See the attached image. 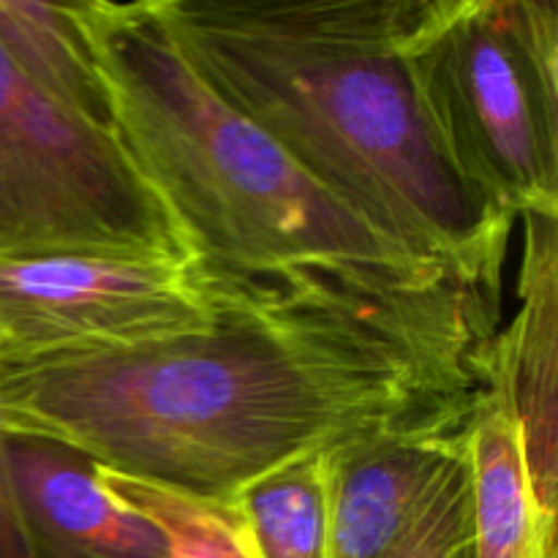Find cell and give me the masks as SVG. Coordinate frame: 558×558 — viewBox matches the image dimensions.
<instances>
[{"instance_id":"6da1fadb","label":"cell","mask_w":558,"mask_h":558,"mask_svg":"<svg viewBox=\"0 0 558 558\" xmlns=\"http://www.w3.org/2000/svg\"><path fill=\"white\" fill-rule=\"evenodd\" d=\"M205 283L213 316L183 336L0 368V434L232 499L300 458L469 425L488 390L501 305L463 283L403 298Z\"/></svg>"},{"instance_id":"7a4b0ae2","label":"cell","mask_w":558,"mask_h":558,"mask_svg":"<svg viewBox=\"0 0 558 558\" xmlns=\"http://www.w3.org/2000/svg\"><path fill=\"white\" fill-rule=\"evenodd\" d=\"M202 80L316 183L501 305L515 218L452 163L407 54L414 0H156Z\"/></svg>"},{"instance_id":"3957f363","label":"cell","mask_w":558,"mask_h":558,"mask_svg":"<svg viewBox=\"0 0 558 558\" xmlns=\"http://www.w3.org/2000/svg\"><path fill=\"white\" fill-rule=\"evenodd\" d=\"M76 9L109 125L202 278L371 298L461 283L316 183L229 107L180 52L156 0Z\"/></svg>"},{"instance_id":"277c9868","label":"cell","mask_w":558,"mask_h":558,"mask_svg":"<svg viewBox=\"0 0 558 558\" xmlns=\"http://www.w3.org/2000/svg\"><path fill=\"white\" fill-rule=\"evenodd\" d=\"M407 54L458 172L512 218H558V5L414 0Z\"/></svg>"},{"instance_id":"5b68a950","label":"cell","mask_w":558,"mask_h":558,"mask_svg":"<svg viewBox=\"0 0 558 558\" xmlns=\"http://www.w3.org/2000/svg\"><path fill=\"white\" fill-rule=\"evenodd\" d=\"M0 254L185 256L112 125L74 112L0 47Z\"/></svg>"},{"instance_id":"8992f818","label":"cell","mask_w":558,"mask_h":558,"mask_svg":"<svg viewBox=\"0 0 558 558\" xmlns=\"http://www.w3.org/2000/svg\"><path fill=\"white\" fill-rule=\"evenodd\" d=\"M210 316L189 256L0 254V368L125 352Z\"/></svg>"},{"instance_id":"52a82bcc","label":"cell","mask_w":558,"mask_h":558,"mask_svg":"<svg viewBox=\"0 0 558 558\" xmlns=\"http://www.w3.org/2000/svg\"><path fill=\"white\" fill-rule=\"evenodd\" d=\"M469 425L407 430L327 450L325 558L396 554L441 483L466 461Z\"/></svg>"},{"instance_id":"ba28073f","label":"cell","mask_w":558,"mask_h":558,"mask_svg":"<svg viewBox=\"0 0 558 558\" xmlns=\"http://www.w3.org/2000/svg\"><path fill=\"white\" fill-rule=\"evenodd\" d=\"M521 221L518 308L490 347V396L515 412L529 474L545 510L558 507V218Z\"/></svg>"},{"instance_id":"9c48e42d","label":"cell","mask_w":558,"mask_h":558,"mask_svg":"<svg viewBox=\"0 0 558 558\" xmlns=\"http://www.w3.org/2000/svg\"><path fill=\"white\" fill-rule=\"evenodd\" d=\"M5 466L33 558H167V534L109 494L71 447L5 436Z\"/></svg>"},{"instance_id":"30bf717a","label":"cell","mask_w":558,"mask_h":558,"mask_svg":"<svg viewBox=\"0 0 558 558\" xmlns=\"http://www.w3.org/2000/svg\"><path fill=\"white\" fill-rule=\"evenodd\" d=\"M474 558H558L556 512L534 490L515 412L485 390L469 425Z\"/></svg>"},{"instance_id":"8fae6325","label":"cell","mask_w":558,"mask_h":558,"mask_svg":"<svg viewBox=\"0 0 558 558\" xmlns=\"http://www.w3.org/2000/svg\"><path fill=\"white\" fill-rule=\"evenodd\" d=\"M0 47L49 96L74 112L109 123L76 3L0 0Z\"/></svg>"},{"instance_id":"7c38bea8","label":"cell","mask_w":558,"mask_h":558,"mask_svg":"<svg viewBox=\"0 0 558 558\" xmlns=\"http://www.w3.org/2000/svg\"><path fill=\"white\" fill-rule=\"evenodd\" d=\"M322 456L262 474L232 496L256 558H325L327 501Z\"/></svg>"},{"instance_id":"4fadbf2b","label":"cell","mask_w":558,"mask_h":558,"mask_svg":"<svg viewBox=\"0 0 558 558\" xmlns=\"http://www.w3.org/2000/svg\"><path fill=\"white\" fill-rule=\"evenodd\" d=\"M104 488L150 518L169 543L167 558H256L234 499L189 494L153 480L129 477L98 466Z\"/></svg>"},{"instance_id":"5bb4252c","label":"cell","mask_w":558,"mask_h":558,"mask_svg":"<svg viewBox=\"0 0 558 558\" xmlns=\"http://www.w3.org/2000/svg\"><path fill=\"white\" fill-rule=\"evenodd\" d=\"M390 558H474L469 456L441 483L417 526Z\"/></svg>"},{"instance_id":"9a60e30c","label":"cell","mask_w":558,"mask_h":558,"mask_svg":"<svg viewBox=\"0 0 558 558\" xmlns=\"http://www.w3.org/2000/svg\"><path fill=\"white\" fill-rule=\"evenodd\" d=\"M0 558H33L22 526L20 505L5 466V436L0 434Z\"/></svg>"}]
</instances>
